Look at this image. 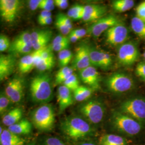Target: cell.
<instances>
[{"mask_svg":"<svg viewBox=\"0 0 145 145\" xmlns=\"http://www.w3.org/2000/svg\"><path fill=\"white\" fill-rule=\"evenodd\" d=\"M60 129L64 135L74 141L86 139L93 136L95 131L86 119L79 116H69L63 119Z\"/></svg>","mask_w":145,"mask_h":145,"instance_id":"cell-1","label":"cell"},{"mask_svg":"<svg viewBox=\"0 0 145 145\" xmlns=\"http://www.w3.org/2000/svg\"><path fill=\"white\" fill-rule=\"evenodd\" d=\"M30 91L33 102L45 104L50 101L52 98V87L49 75L39 74L33 78L30 82Z\"/></svg>","mask_w":145,"mask_h":145,"instance_id":"cell-2","label":"cell"},{"mask_svg":"<svg viewBox=\"0 0 145 145\" xmlns=\"http://www.w3.org/2000/svg\"><path fill=\"white\" fill-rule=\"evenodd\" d=\"M111 123L114 130L130 137L138 135L143 127L142 123L120 111L112 114Z\"/></svg>","mask_w":145,"mask_h":145,"instance_id":"cell-3","label":"cell"},{"mask_svg":"<svg viewBox=\"0 0 145 145\" xmlns=\"http://www.w3.org/2000/svg\"><path fill=\"white\" fill-rule=\"evenodd\" d=\"M31 118L34 127L41 131H51L56 122L54 110L49 104H42L35 109L31 114Z\"/></svg>","mask_w":145,"mask_h":145,"instance_id":"cell-4","label":"cell"},{"mask_svg":"<svg viewBox=\"0 0 145 145\" xmlns=\"http://www.w3.org/2000/svg\"><path fill=\"white\" fill-rule=\"evenodd\" d=\"M105 86L108 90L114 93H122L132 90L135 87L132 78L124 72H114L106 78Z\"/></svg>","mask_w":145,"mask_h":145,"instance_id":"cell-5","label":"cell"},{"mask_svg":"<svg viewBox=\"0 0 145 145\" xmlns=\"http://www.w3.org/2000/svg\"><path fill=\"white\" fill-rule=\"evenodd\" d=\"M78 111L90 124H97L103 119L105 108L102 102L91 99L81 104Z\"/></svg>","mask_w":145,"mask_h":145,"instance_id":"cell-6","label":"cell"},{"mask_svg":"<svg viewBox=\"0 0 145 145\" xmlns=\"http://www.w3.org/2000/svg\"><path fill=\"white\" fill-rule=\"evenodd\" d=\"M119 111L143 124L145 123V99L135 97L126 99L120 104Z\"/></svg>","mask_w":145,"mask_h":145,"instance_id":"cell-7","label":"cell"},{"mask_svg":"<svg viewBox=\"0 0 145 145\" xmlns=\"http://www.w3.org/2000/svg\"><path fill=\"white\" fill-rule=\"evenodd\" d=\"M139 52L137 45L133 42H126L119 46L117 51V59L123 66H131L138 61Z\"/></svg>","mask_w":145,"mask_h":145,"instance_id":"cell-8","label":"cell"},{"mask_svg":"<svg viewBox=\"0 0 145 145\" xmlns=\"http://www.w3.org/2000/svg\"><path fill=\"white\" fill-rule=\"evenodd\" d=\"M120 23H121V21L116 16L109 15L104 16L89 26L87 32L94 38H97L110 28Z\"/></svg>","mask_w":145,"mask_h":145,"instance_id":"cell-9","label":"cell"},{"mask_svg":"<svg viewBox=\"0 0 145 145\" xmlns=\"http://www.w3.org/2000/svg\"><path fill=\"white\" fill-rule=\"evenodd\" d=\"M129 31L124 24L120 23L105 32L106 42L112 46H120L126 42Z\"/></svg>","mask_w":145,"mask_h":145,"instance_id":"cell-10","label":"cell"},{"mask_svg":"<svg viewBox=\"0 0 145 145\" xmlns=\"http://www.w3.org/2000/svg\"><path fill=\"white\" fill-rule=\"evenodd\" d=\"M24 84L23 79L15 77L10 80L5 87V93L12 103H19L24 96Z\"/></svg>","mask_w":145,"mask_h":145,"instance_id":"cell-11","label":"cell"},{"mask_svg":"<svg viewBox=\"0 0 145 145\" xmlns=\"http://www.w3.org/2000/svg\"><path fill=\"white\" fill-rule=\"evenodd\" d=\"M18 0H1L0 14L3 21L11 23L15 20L21 8Z\"/></svg>","mask_w":145,"mask_h":145,"instance_id":"cell-12","label":"cell"},{"mask_svg":"<svg viewBox=\"0 0 145 145\" xmlns=\"http://www.w3.org/2000/svg\"><path fill=\"white\" fill-rule=\"evenodd\" d=\"M90 48L88 45H81L76 48V51L73 65L78 71L81 72L83 69L89 67L91 65L90 57Z\"/></svg>","mask_w":145,"mask_h":145,"instance_id":"cell-13","label":"cell"},{"mask_svg":"<svg viewBox=\"0 0 145 145\" xmlns=\"http://www.w3.org/2000/svg\"><path fill=\"white\" fill-rule=\"evenodd\" d=\"M90 57L91 65L108 69L112 65V58L111 55L103 51L90 48Z\"/></svg>","mask_w":145,"mask_h":145,"instance_id":"cell-14","label":"cell"},{"mask_svg":"<svg viewBox=\"0 0 145 145\" xmlns=\"http://www.w3.org/2000/svg\"><path fill=\"white\" fill-rule=\"evenodd\" d=\"M80 76L83 83L94 91L97 90L100 87V75L96 68L93 66L87 68L80 72Z\"/></svg>","mask_w":145,"mask_h":145,"instance_id":"cell-15","label":"cell"},{"mask_svg":"<svg viewBox=\"0 0 145 145\" xmlns=\"http://www.w3.org/2000/svg\"><path fill=\"white\" fill-rule=\"evenodd\" d=\"M107 12L106 6L101 5H88L84 8L82 20L84 22H96L103 17Z\"/></svg>","mask_w":145,"mask_h":145,"instance_id":"cell-16","label":"cell"},{"mask_svg":"<svg viewBox=\"0 0 145 145\" xmlns=\"http://www.w3.org/2000/svg\"><path fill=\"white\" fill-rule=\"evenodd\" d=\"M15 57L11 54H1L0 56V80L3 81L14 72L15 67Z\"/></svg>","mask_w":145,"mask_h":145,"instance_id":"cell-17","label":"cell"},{"mask_svg":"<svg viewBox=\"0 0 145 145\" xmlns=\"http://www.w3.org/2000/svg\"><path fill=\"white\" fill-rule=\"evenodd\" d=\"M74 99L73 94L69 89L63 85L59 87L57 89V101L60 112H63L71 106L74 103Z\"/></svg>","mask_w":145,"mask_h":145,"instance_id":"cell-18","label":"cell"},{"mask_svg":"<svg viewBox=\"0 0 145 145\" xmlns=\"http://www.w3.org/2000/svg\"><path fill=\"white\" fill-rule=\"evenodd\" d=\"M26 141L20 135L12 133L7 129H4L0 134L1 145H24Z\"/></svg>","mask_w":145,"mask_h":145,"instance_id":"cell-19","label":"cell"},{"mask_svg":"<svg viewBox=\"0 0 145 145\" xmlns=\"http://www.w3.org/2000/svg\"><path fill=\"white\" fill-rule=\"evenodd\" d=\"M23 110L20 108L12 109L2 117V123L8 127L15 124L22 119Z\"/></svg>","mask_w":145,"mask_h":145,"instance_id":"cell-20","label":"cell"},{"mask_svg":"<svg viewBox=\"0 0 145 145\" xmlns=\"http://www.w3.org/2000/svg\"><path fill=\"white\" fill-rule=\"evenodd\" d=\"M32 125L26 119H23L15 124L8 127V130L16 135H28L31 133Z\"/></svg>","mask_w":145,"mask_h":145,"instance_id":"cell-21","label":"cell"},{"mask_svg":"<svg viewBox=\"0 0 145 145\" xmlns=\"http://www.w3.org/2000/svg\"><path fill=\"white\" fill-rule=\"evenodd\" d=\"M36 51H35L31 54H27L22 57L18 63V69L22 73H27L35 68V61Z\"/></svg>","mask_w":145,"mask_h":145,"instance_id":"cell-22","label":"cell"},{"mask_svg":"<svg viewBox=\"0 0 145 145\" xmlns=\"http://www.w3.org/2000/svg\"><path fill=\"white\" fill-rule=\"evenodd\" d=\"M128 141L118 135L106 134L102 136L99 141V145H127Z\"/></svg>","mask_w":145,"mask_h":145,"instance_id":"cell-23","label":"cell"},{"mask_svg":"<svg viewBox=\"0 0 145 145\" xmlns=\"http://www.w3.org/2000/svg\"><path fill=\"white\" fill-rule=\"evenodd\" d=\"M93 89L84 86H80L73 91L74 99L78 102H83L88 100L93 93Z\"/></svg>","mask_w":145,"mask_h":145,"instance_id":"cell-24","label":"cell"},{"mask_svg":"<svg viewBox=\"0 0 145 145\" xmlns=\"http://www.w3.org/2000/svg\"><path fill=\"white\" fill-rule=\"evenodd\" d=\"M131 26L136 35L145 40V21L135 16L131 20Z\"/></svg>","mask_w":145,"mask_h":145,"instance_id":"cell-25","label":"cell"},{"mask_svg":"<svg viewBox=\"0 0 145 145\" xmlns=\"http://www.w3.org/2000/svg\"><path fill=\"white\" fill-rule=\"evenodd\" d=\"M135 5L133 0H114L112 2V7L117 12H124L132 9Z\"/></svg>","mask_w":145,"mask_h":145,"instance_id":"cell-26","label":"cell"},{"mask_svg":"<svg viewBox=\"0 0 145 145\" xmlns=\"http://www.w3.org/2000/svg\"><path fill=\"white\" fill-rule=\"evenodd\" d=\"M73 71L74 70L72 68L69 67L68 66L61 68L57 72L56 75V84L64 83L65 81H66L68 78L74 74Z\"/></svg>","mask_w":145,"mask_h":145,"instance_id":"cell-27","label":"cell"},{"mask_svg":"<svg viewBox=\"0 0 145 145\" xmlns=\"http://www.w3.org/2000/svg\"><path fill=\"white\" fill-rule=\"evenodd\" d=\"M84 6L75 5L71 7L68 11L67 16L71 18L74 20H82L84 16Z\"/></svg>","mask_w":145,"mask_h":145,"instance_id":"cell-28","label":"cell"},{"mask_svg":"<svg viewBox=\"0 0 145 145\" xmlns=\"http://www.w3.org/2000/svg\"><path fill=\"white\" fill-rule=\"evenodd\" d=\"M72 57V53L68 49L59 52L58 59L60 66L61 68L68 66Z\"/></svg>","mask_w":145,"mask_h":145,"instance_id":"cell-29","label":"cell"},{"mask_svg":"<svg viewBox=\"0 0 145 145\" xmlns=\"http://www.w3.org/2000/svg\"><path fill=\"white\" fill-rule=\"evenodd\" d=\"M10 50L12 52L21 54H28L32 51L33 49L31 43L29 44H12L10 47Z\"/></svg>","mask_w":145,"mask_h":145,"instance_id":"cell-30","label":"cell"},{"mask_svg":"<svg viewBox=\"0 0 145 145\" xmlns=\"http://www.w3.org/2000/svg\"><path fill=\"white\" fill-rule=\"evenodd\" d=\"M11 102L10 99L5 95V92L1 93L0 95V114L4 116L8 112Z\"/></svg>","mask_w":145,"mask_h":145,"instance_id":"cell-31","label":"cell"},{"mask_svg":"<svg viewBox=\"0 0 145 145\" xmlns=\"http://www.w3.org/2000/svg\"><path fill=\"white\" fill-rule=\"evenodd\" d=\"M52 32L49 30H36L31 33V44H34L37 42L46 37L52 35Z\"/></svg>","mask_w":145,"mask_h":145,"instance_id":"cell-32","label":"cell"},{"mask_svg":"<svg viewBox=\"0 0 145 145\" xmlns=\"http://www.w3.org/2000/svg\"><path fill=\"white\" fill-rule=\"evenodd\" d=\"M55 63L54 57L45 60H40L37 65L36 68L41 72H44L51 69Z\"/></svg>","mask_w":145,"mask_h":145,"instance_id":"cell-33","label":"cell"},{"mask_svg":"<svg viewBox=\"0 0 145 145\" xmlns=\"http://www.w3.org/2000/svg\"><path fill=\"white\" fill-rule=\"evenodd\" d=\"M63 85L72 91H74L79 87V81L76 74H73L66 81L63 83Z\"/></svg>","mask_w":145,"mask_h":145,"instance_id":"cell-34","label":"cell"},{"mask_svg":"<svg viewBox=\"0 0 145 145\" xmlns=\"http://www.w3.org/2000/svg\"><path fill=\"white\" fill-rule=\"evenodd\" d=\"M31 43V33L29 32H24L17 37L12 44H29Z\"/></svg>","mask_w":145,"mask_h":145,"instance_id":"cell-35","label":"cell"},{"mask_svg":"<svg viewBox=\"0 0 145 145\" xmlns=\"http://www.w3.org/2000/svg\"><path fill=\"white\" fill-rule=\"evenodd\" d=\"M55 25L57 29L61 33L62 35L67 36L68 34H70L71 30H70L67 26L66 25V24L63 23V22L57 15L56 17Z\"/></svg>","mask_w":145,"mask_h":145,"instance_id":"cell-36","label":"cell"},{"mask_svg":"<svg viewBox=\"0 0 145 145\" xmlns=\"http://www.w3.org/2000/svg\"><path fill=\"white\" fill-rule=\"evenodd\" d=\"M55 2L53 0H42L39 5V8L42 10L51 11L55 8Z\"/></svg>","mask_w":145,"mask_h":145,"instance_id":"cell-37","label":"cell"},{"mask_svg":"<svg viewBox=\"0 0 145 145\" xmlns=\"http://www.w3.org/2000/svg\"><path fill=\"white\" fill-rule=\"evenodd\" d=\"M40 145H66L62 140L56 137H48L42 141Z\"/></svg>","mask_w":145,"mask_h":145,"instance_id":"cell-38","label":"cell"},{"mask_svg":"<svg viewBox=\"0 0 145 145\" xmlns=\"http://www.w3.org/2000/svg\"><path fill=\"white\" fill-rule=\"evenodd\" d=\"M136 75L140 79L145 82V62L139 63L135 68Z\"/></svg>","mask_w":145,"mask_h":145,"instance_id":"cell-39","label":"cell"},{"mask_svg":"<svg viewBox=\"0 0 145 145\" xmlns=\"http://www.w3.org/2000/svg\"><path fill=\"white\" fill-rule=\"evenodd\" d=\"M136 16L142 21H145V1L137 6L136 9Z\"/></svg>","mask_w":145,"mask_h":145,"instance_id":"cell-40","label":"cell"},{"mask_svg":"<svg viewBox=\"0 0 145 145\" xmlns=\"http://www.w3.org/2000/svg\"><path fill=\"white\" fill-rule=\"evenodd\" d=\"M69 42H63V43H60V44H58L54 45H51V47L53 51H54L56 52H61L62 51L67 50L69 46Z\"/></svg>","mask_w":145,"mask_h":145,"instance_id":"cell-41","label":"cell"},{"mask_svg":"<svg viewBox=\"0 0 145 145\" xmlns=\"http://www.w3.org/2000/svg\"><path fill=\"white\" fill-rule=\"evenodd\" d=\"M69 42H70V41H69L68 37L63 36L62 35H58L53 40L51 45H56V44H60V43Z\"/></svg>","mask_w":145,"mask_h":145,"instance_id":"cell-42","label":"cell"},{"mask_svg":"<svg viewBox=\"0 0 145 145\" xmlns=\"http://www.w3.org/2000/svg\"><path fill=\"white\" fill-rule=\"evenodd\" d=\"M57 15L63 22L67 26L70 30H72V24L71 18L67 15H65L63 14H59Z\"/></svg>","mask_w":145,"mask_h":145,"instance_id":"cell-43","label":"cell"},{"mask_svg":"<svg viewBox=\"0 0 145 145\" xmlns=\"http://www.w3.org/2000/svg\"><path fill=\"white\" fill-rule=\"evenodd\" d=\"M42 0H30L28 1L29 7L31 10H35L39 8V5Z\"/></svg>","mask_w":145,"mask_h":145,"instance_id":"cell-44","label":"cell"},{"mask_svg":"<svg viewBox=\"0 0 145 145\" xmlns=\"http://www.w3.org/2000/svg\"><path fill=\"white\" fill-rule=\"evenodd\" d=\"M55 5L61 9H66L68 7V1L67 0H55Z\"/></svg>","mask_w":145,"mask_h":145,"instance_id":"cell-45","label":"cell"},{"mask_svg":"<svg viewBox=\"0 0 145 145\" xmlns=\"http://www.w3.org/2000/svg\"><path fill=\"white\" fill-rule=\"evenodd\" d=\"M71 33L75 35V36L81 38L85 36L87 33V30L83 29H75L73 30L71 32Z\"/></svg>","mask_w":145,"mask_h":145,"instance_id":"cell-46","label":"cell"},{"mask_svg":"<svg viewBox=\"0 0 145 145\" xmlns=\"http://www.w3.org/2000/svg\"><path fill=\"white\" fill-rule=\"evenodd\" d=\"M52 17V14L51 11L46 10H42L39 14L38 17V21H42L44 19H45L48 17Z\"/></svg>","mask_w":145,"mask_h":145,"instance_id":"cell-47","label":"cell"},{"mask_svg":"<svg viewBox=\"0 0 145 145\" xmlns=\"http://www.w3.org/2000/svg\"><path fill=\"white\" fill-rule=\"evenodd\" d=\"M52 21L53 20H52V17H51L44 19L42 21H39L38 23L41 25H50L52 23Z\"/></svg>","mask_w":145,"mask_h":145,"instance_id":"cell-48","label":"cell"},{"mask_svg":"<svg viewBox=\"0 0 145 145\" xmlns=\"http://www.w3.org/2000/svg\"><path fill=\"white\" fill-rule=\"evenodd\" d=\"M10 46L11 44L10 41L6 42L5 44L2 45H0V51H1V52H5L8 49L10 48Z\"/></svg>","mask_w":145,"mask_h":145,"instance_id":"cell-49","label":"cell"},{"mask_svg":"<svg viewBox=\"0 0 145 145\" xmlns=\"http://www.w3.org/2000/svg\"><path fill=\"white\" fill-rule=\"evenodd\" d=\"M69 41L72 42H78V40H79L81 38L78 37V36H75V35H73L72 33H71L69 34Z\"/></svg>","mask_w":145,"mask_h":145,"instance_id":"cell-50","label":"cell"},{"mask_svg":"<svg viewBox=\"0 0 145 145\" xmlns=\"http://www.w3.org/2000/svg\"><path fill=\"white\" fill-rule=\"evenodd\" d=\"M9 39L8 37L4 35H1L0 36V45H2L7 42H9Z\"/></svg>","mask_w":145,"mask_h":145,"instance_id":"cell-51","label":"cell"},{"mask_svg":"<svg viewBox=\"0 0 145 145\" xmlns=\"http://www.w3.org/2000/svg\"><path fill=\"white\" fill-rule=\"evenodd\" d=\"M77 145H97L95 143L91 141H82L78 144Z\"/></svg>","mask_w":145,"mask_h":145,"instance_id":"cell-52","label":"cell"},{"mask_svg":"<svg viewBox=\"0 0 145 145\" xmlns=\"http://www.w3.org/2000/svg\"><path fill=\"white\" fill-rule=\"evenodd\" d=\"M143 57H144V60H145V52L144 53V54H143Z\"/></svg>","mask_w":145,"mask_h":145,"instance_id":"cell-53","label":"cell"},{"mask_svg":"<svg viewBox=\"0 0 145 145\" xmlns=\"http://www.w3.org/2000/svg\"><path fill=\"white\" fill-rule=\"evenodd\" d=\"M33 145V144H30V145Z\"/></svg>","mask_w":145,"mask_h":145,"instance_id":"cell-54","label":"cell"}]
</instances>
